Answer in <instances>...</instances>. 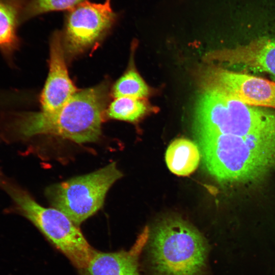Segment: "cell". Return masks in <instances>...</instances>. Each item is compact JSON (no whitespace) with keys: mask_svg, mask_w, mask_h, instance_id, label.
Here are the masks:
<instances>
[{"mask_svg":"<svg viewBox=\"0 0 275 275\" xmlns=\"http://www.w3.org/2000/svg\"><path fill=\"white\" fill-rule=\"evenodd\" d=\"M122 176L113 162L90 174L51 185L45 194L53 208L78 226L101 208L108 190Z\"/></svg>","mask_w":275,"mask_h":275,"instance_id":"obj_6","label":"cell"},{"mask_svg":"<svg viewBox=\"0 0 275 275\" xmlns=\"http://www.w3.org/2000/svg\"><path fill=\"white\" fill-rule=\"evenodd\" d=\"M207 172L223 183L252 181L275 166V134L197 135Z\"/></svg>","mask_w":275,"mask_h":275,"instance_id":"obj_2","label":"cell"},{"mask_svg":"<svg viewBox=\"0 0 275 275\" xmlns=\"http://www.w3.org/2000/svg\"><path fill=\"white\" fill-rule=\"evenodd\" d=\"M148 241L153 275H205L209 246L187 222L178 217L163 219L149 232Z\"/></svg>","mask_w":275,"mask_h":275,"instance_id":"obj_3","label":"cell"},{"mask_svg":"<svg viewBox=\"0 0 275 275\" xmlns=\"http://www.w3.org/2000/svg\"><path fill=\"white\" fill-rule=\"evenodd\" d=\"M197 145L186 138H178L168 146L165 155L167 165L173 174L187 176L197 168L201 152Z\"/></svg>","mask_w":275,"mask_h":275,"instance_id":"obj_13","label":"cell"},{"mask_svg":"<svg viewBox=\"0 0 275 275\" xmlns=\"http://www.w3.org/2000/svg\"><path fill=\"white\" fill-rule=\"evenodd\" d=\"M109 84L77 91L57 111L9 112L0 116V139L8 144L49 135L81 144L95 142L101 133L107 107Z\"/></svg>","mask_w":275,"mask_h":275,"instance_id":"obj_1","label":"cell"},{"mask_svg":"<svg viewBox=\"0 0 275 275\" xmlns=\"http://www.w3.org/2000/svg\"><path fill=\"white\" fill-rule=\"evenodd\" d=\"M148 87L132 69L127 71L116 82L112 90L113 97H131L142 99L149 94Z\"/></svg>","mask_w":275,"mask_h":275,"instance_id":"obj_15","label":"cell"},{"mask_svg":"<svg viewBox=\"0 0 275 275\" xmlns=\"http://www.w3.org/2000/svg\"><path fill=\"white\" fill-rule=\"evenodd\" d=\"M148 107L141 99L131 97L115 98L107 106L105 115L116 120L135 122L147 112Z\"/></svg>","mask_w":275,"mask_h":275,"instance_id":"obj_14","label":"cell"},{"mask_svg":"<svg viewBox=\"0 0 275 275\" xmlns=\"http://www.w3.org/2000/svg\"><path fill=\"white\" fill-rule=\"evenodd\" d=\"M197 135L218 133L239 136L275 134V111L254 106L224 93L205 90L196 107Z\"/></svg>","mask_w":275,"mask_h":275,"instance_id":"obj_5","label":"cell"},{"mask_svg":"<svg viewBox=\"0 0 275 275\" xmlns=\"http://www.w3.org/2000/svg\"><path fill=\"white\" fill-rule=\"evenodd\" d=\"M65 57L60 36L56 31L50 40L49 73L40 97L43 112L57 111L77 91L69 77Z\"/></svg>","mask_w":275,"mask_h":275,"instance_id":"obj_9","label":"cell"},{"mask_svg":"<svg viewBox=\"0 0 275 275\" xmlns=\"http://www.w3.org/2000/svg\"><path fill=\"white\" fill-rule=\"evenodd\" d=\"M117 18L111 0L102 3L86 1L68 10L64 27L58 31L65 57L74 58L99 42L111 30Z\"/></svg>","mask_w":275,"mask_h":275,"instance_id":"obj_7","label":"cell"},{"mask_svg":"<svg viewBox=\"0 0 275 275\" xmlns=\"http://www.w3.org/2000/svg\"><path fill=\"white\" fill-rule=\"evenodd\" d=\"M0 189L11 199L6 213L18 214L31 222L77 268L88 265L94 250L78 226L66 214L54 208H46L14 180L0 170Z\"/></svg>","mask_w":275,"mask_h":275,"instance_id":"obj_4","label":"cell"},{"mask_svg":"<svg viewBox=\"0 0 275 275\" xmlns=\"http://www.w3.org/2000/svg\"><path fill=\"white\" fill-rule=\"evenodd\" d=\"M87 0H24L23 22L49 12L69 10Z\"/></svg>","mask_w":275,"mask_h":275,"instance_id":"obj_16","label":"cell"},{"mask_svg":"<svg viewBox=\"0 0 275 275\" xmlns=\"http://www.w3.org/2000/svg\"><path fill=\"white\" fill-rule=\"evenodd\" d=\"M204 90H214L231 96L248 105L275 108V82L256 76L208 67L201 72Z\"/></svg>","mask_w":275,"mask_h":275,"instance_id":"obj_8","label":"cell"},{"mask_svg":"<svg viewBox=\"0 0 275 275\" xmlns=\"http://www.w3.org/2000/svg\"><path fill=\"white\" fill-rule=\"evenodd\" d=\"M149 230L145 228L128 251L102 252L94 250L83 275H141L139 258L147 244Z\"/></svg>","mask_w":275,"mask_h":275,"instance_id":"obj_10","label":"cell"},{"mask_svg":"<svg viewBox=\"0 0 275 275\" xmlns=\"http://www.w3.org/2000/svg\"><path fill=\"white\" fill-rule=\"evenodd\" d=\"M210 59L275 75V40L260 39L233 48L214 51Z\"/></svg>","mask_w":275,"mask_h":275,"instance_id":"obj_11","label":"cell"},{"mask_svg":"<svg viewBox=\"0 0 275 275\" xmlns=\"http://www.w3.org/2000/svg\"><path fill=\"white\" fill-rule=\"evenodd\" d=\"M24 1L0 0V52L10 64L20 46L17 31L23 22Z\"/></svg>","mask_w":275,"mask_h":275,"instance_id":"obj_12","label":"cell"}]
</instances>
